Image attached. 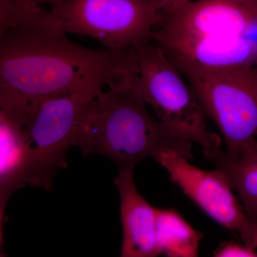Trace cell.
Wrapping results in <instances>:
<instances>
[{
	"mask_svg": "<svg viewBox=\"0 0 257 257\" xmlns=\"http://www.w3.org/2000/svg\"><path fill=\"white\" fill-rule=\"evenodd\" d=\"M67 34L50 10L32 5L0 33V88L30 103L74 93L98 97L118 71L139 74L138 49L88 48Z\"/></svg>",
	"mask_w": 257,
	"mask_h": 257,
	"instance_id": "obj_1",
	"label": "cell"
},
{
	"mask_svg": "<svg viewBox=\"0 0 257 257\" xmlns=\"http://www.w3.org/2000/svg\"><path fill=\"white\" fill-rule=\"evenodd\" d=\"M153 42L176 67L257 68V0H189L162 10Z\"/></svg>",
	"mask_w": 257,
	"mask_h": 257,
	"instance_id": "obj_2",
	"label": "cell"
},
{
	"mask_svg": "<svg viewBox=\"0 0 257 257\" xmlns=\"http://www.w3.org/2000/svg\"><path fill=\"white\" fill-rule=\"evenodd\" d=\"M107 87L96 98L79 140L83 156L103 155L118 170L135 169L144 158L163 152L194 158L193 144L176 138L147 110L138 72L118 71Z\"/></svg>",
	"mask_w": 257,
	"mask_h": 257,
	"instance_id": "obj_3",
	"label": "cell"
},
{
	"mask_svg": "<svg viewBox=\"0 0 257 257\" xmlns=\"http://www.w3.org/2000/svg\"><path fill=\"white\" fill-rule=\"evenodd\" d=\"M96 98L74 93L32 103L24 127L30 155L28 185L52 190L57 172L68 167L69 148L78 147Z\"/></svg>",
	"mask_w": 257,
	"mask_h": 257,
	"instance_id": "obj_4",
	"label": "cell"
},
{
	"mask_svg": "<svg viewBox=\"0 0 257 257\" xmlns=\"http://www.w3.org/2000/svg\"><path fill=\"white\" fill-rule=\"evenodd\" d=\"M137 49L144 98L157 119L179 140L204 150L221 147V137L208 128L195 92L162 49L153 41Z\"/></svg>",
	"mask_w": 257,
	"mask_h": 257,
	"instance_id": "obj_5",
	"label": "cell"
},
{
	"mask_svg": "<svg viewBox=\"0 0 257 257\" xmlns=\"http://www.w3.org/2000/svg\"><path fill=\"white\" fill-rule=\"evenodd\" d=\"M195 92L231 155L257 147V68L177 67Z\"/></svg>",
	"mask_w": 257,
	"mask_h": 257,
	"instance_id": "obj_6",
	"label": "cell"
},
{
	"mask_svg": "<svg viewBox=\"0 0 257 257\" xmlns=\"http://www.w3.org/2000/svg\"><path fill=\"white\" fill-rule=\"evenodd\" d=\"M160 2L64 0L50 11L68 34L91 37L106 48H138L153 41Z\"/></svg>",
	"mask_w": 257,
	"mask_h": 257,
	"instance_id": "obj_7",
	"label": "cell"
},
{
	"mask_svg": "<svg viewBox=\"0 0 257 257\" xmlns=\"http://www.w3.org/2000/svg\"><path fill=\"white\" fill-rule=\"evenodd\" d=\"M155 159L168 172L170 180L203 212L236 233L248 247L257 249V223L248 217L221 170H202L175 152H163Z\"/></svg>",
	"mask_w": 257,
	"mask_h": 257,
	"instance_id": "obj_8",
	"label": "cell"
},
{
	"mask_svg": "<svg viewBox=\"0 0 257 257\" xmlns=\"http://www.w3.org/2000/svg\"><path fill=\"white\" fill-rule=\"evenodd\" d=\"M134 169L118 170L114 179L120 196L122 226L121 257L159 256L157 243V208L138 192Z\"/></svg>",
	"mask_w": 257,
	"mask_h": 257,
	"instance_id": "obj_9",
	"label": "cell"
},
{
	"mask_svg": "<svg viewBox=\"0 0 257 257\" xmlns=\"http://www.w3.org/2000/svg\"><path fill=\"white\" fill-rule=\"evenodd\" d=\"M23 116L0 110V248L4 250L5 210L10 198L28 185L30 155Z\"/></svg>",
	"mask_w": 257,
	"mask_h": 257,
	"instance_id": "obj_10",
	"label": "cell"
},
{
	"mask_svg": "<svg viewBox=\"0 0 257 257\" xmlns=\"http://www.w3.org/2000/svg\"><path fill=\"white\" fill-rule=\"evenodd\" d=\"M204 155L226 176L248 217L257 223V147L236 155L222 151L221 147L204 150Z\"/></svg>",
	"mask_w": 257,
	"mask_h": 257,
	"instance_id": "obj_11",
	"label": "cell"
},
{
	"mask_svg": "<svg viewBox=\"0 0 257 257\" xmlns=\"http://www.w3.org/2000/svg\"><path fill=\"white\" fill-rule=\"evenodd\" d=\"M203 236L204 234L193 228L176 209L157 208V243L160 254L198 256Z\"/></svg>",
	"mask_w": 257,
	"mask_h": 257,
	"instance_id": "obj_12",
	"label": "cell"
},
{
	"mask_svg": "<svg viewBox=\"0 0 257 257\" xmlns=\"http://www.w3.org/2000/svg\"><path fill=\"white\" fill-rule=\"evenodd\" d=\"M216 257H257L256 249L249 248L244 243L226 241L221 243L215 251Z\"/></svg>",
	"mask_w": 257,
	"mask_h": 257,
	"instance_id": "obj_13",
	"label": "cell"
},
{
	"mask_svg": "<svg viewBox=\"0 0 257 257\" xmlns=\"http://www.w3.org/2000/svg\"><path fill=\"white\" fill-rule=\"evenodd\" d=\"M31 4L37 5V6L43 7L45 5H50V7L55 6L62 3L64 0H28Z\"/></svg>",
	"mask_w": 257,
	"mask_h": 257,
	"instance_id": "obj_14",
	"label": "cell"
},
{
	"mask_svg": "<svg viewBox=\"0 0 257 257\" xmlns=\"http://www.w3.org/2000/svg\"><path fill=\"white\" fill-rule=\"evenodd\" d=\"M187 1H189V0H161L160 2V7L162 10L168 9V8L182 4Z\"/></svg>",
	"mask_w": 257,
	"mask_h": 257,
	"instance_id": "obj_15",
	"label": "cell"
},
{
	"mask_svg": "<svg viewBox=\"0 0 257 257\" xmlns=\"http://www.w3.org/2000/svg\"><path fill=\"white\" fill-rule=\"evenodd\" d=\"M156 1H161V0H156Z\"/></svg>",
	"mask_w": 257,
	"mask_h": 257,
	"instance_id": "obj_16",
	"label": "cell"
}]
</instances>
